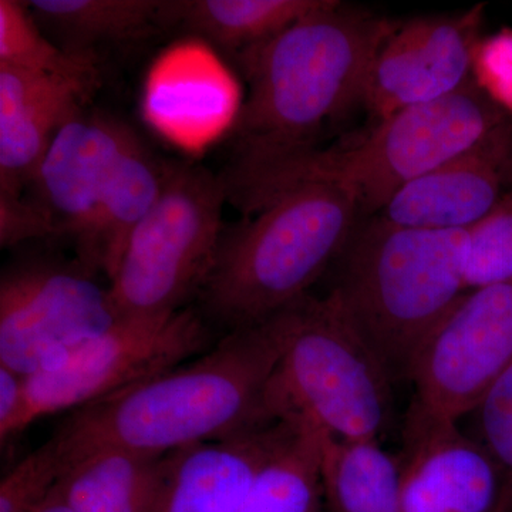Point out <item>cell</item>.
<instances>
[{
    "label": "cell",
    "instance_id": "e0dca14e",
    "mask_svg": "<svg viewBox=\"0 0 512 512\" xmlns=\"http://www.w3.org/2000/svg\"><path fill=\"white\" fill-rule=\"evenodd\" d=\"M164 456L103 447L73 458L53 491L74 512H151Z\"/></svg>",
    "mask_w": 512,
    "mask_h": 512
},
{
    "label": "cell",
    "instance_id": "8992f818",
    "mask_svg": "<svg viewBox=\"0 0 512 512\" xmlns=\"http://www.w3.org/2000/svg\"><path fill=\"white\" fill-rule=\"evenodd\" d=\"M282 352L271 396L279 419L298 416L342 440L379 441L392 382L328 298L303 296L275 313Z\"/></svg>",
    "mask_w": 512,
    "mask_h": 512
},
{
    "label": "cell",
    "instance_id": "4fadbf2b",
    "mask_svg": "<svg viewBox=\"0 0 512 512\" xmlns=\"http://www.w3.org/2000/svg\"><path fill=\"white\" fill-rule=\"evenodd\" d=\"M400 512H505L503 473L457 423L404 426Z\"/></svg>",
    "mask_w": 512,
    "mask_h": 512
},
{
    "label": "cell",
    "instance_id": "d4e9b609",
    "mask_svg": "<svg viewBox=\"0 0 512 512\" xmlns=\"http://www.w3.org/2000/svg\"><path fill=\"white\" fill-rule=\"evenodd\" d=\"M63 453L55 437L19 461L0 481V512H32L63 474Z\"/></svg>",
    "mask_w": 512,
    "mask_h": 512
},
{
    "label": "cell",
    "instance_id": "7a4b0ae2",
    "mask_svg": "<svg viewBox=\"0 0 512 512\" xmlns=\"http://www.w3.org/2000/svg\"><path fill=\"white\" fill-rule=\"evenodd\" d=\"M511 120L473 79L444 99L399 111L335 146L234 158L220 177L227 201L247 215L282 192L319 184L346 192L360 217H373L404 185L476 146Z\"/></svg>",
    "mask_w": 512,
    "mask_h": 512
},
{
    "label": "cell",
    "instance_id": "ba28073f",
    "mask_svg": "<svg viewBox=\"0 0 512 512\" xmlns=\"http://www.w3.org/2000/svg\"><path fill=\"white\" fill-rule=\"evenodd\" d=\"M210 330L200 313L120 318L106 332L36 375L25 377L30 420L74 412L207 352Z\"/></svg>",
    "mask_w": 512,
    "mask_h": 512
},
{
    "label": "cell",
    "instance_id": "30bf717a",
    "mask_svg": "<svg viewBox=\"0 0 512 512\" xmlns=\"http://www.w3.org/2000/svg\"><path fill=\"white\" fill-rule=\"evenodd\" d=\"M512 366V279L468 291L414 363L407 426L457 423Z\"/></svg>",
    "mask_w": 512,
    "mask_h": 512
},
{
    "label": "cell",
    "instance_id": "7c38bea8",
    "mask_svg": "<svg viewBox=\"0 0 512 512\" xmlns=\"http://www.w3.org/2000/svg\"><path fill=\"white\" fill-rule=\"evenodd\" d=\"M123 121L82 110L57 131L28 187L32 200L77 249L92 228L101 194L121 150L133 136Z\"/></svg>",
    "mask_w": 512,
    "mask_h": 512
},
{
    "label": "cell",
    "instance_id": "603a6c76",
    "mask_svg": "<svg viewBox=\"0 0 512 512\" xmlns=\"http://www.w3.org/2000/svg\"><path fill=\"white\" fill-rule=\"evenodd\" d=\"M0 66L47 74L92 90L96 56L57 45L40 29L26 3L0 0Z\"/></svg>",
    "mask_w": 512,
    "mask_h": 512
},
{
    "label": "cell",
    "instance_id": "484cf974",
    "mask_svg": "<svg viewBox=\"0 0 512 512\" xmlns=\"http://www.w3.org/2000/svg\"><path fill=\"white\" fill-rule=\"evenodd\" d=\"M480 443L503 473L505 512H512V366L477 404Z\"/></svg>",
    "mask_w": 512,
    "mask_h": 512
},
{
    "label": "cell",
    "instance_id": "7402d4cb",
    "mask_svg": "<svg viewBox=\"0 0 512 512\" xmlns=\"http://www.w3.org/2000/svg\"><path fill=\"white\" fill-rule=\"evenodd\" d=\"M89 90L67 83L0 126V192L22 195L57 131L82 110Z\"/></svg>",
    "mask_w": 512,
    "mask_h": 512
},
{
    "label": "cell",
    "instance_id": "2e32d148",
    "mask_svg": "<svg viewBox=\"0 0 512 512\" xmlns=\"http://www.w3.org/2000/svg\"><path fill=\"white\" fill-rule=\"evenodd\" d=\"M164 177L165 165L134 133L113 165L92 228L77 249L80 264L111 278L131 232L160 197Z\"/></svg>",
    "mask_w": 512,
    "mask_h": 512
},
{
    "label": "cell",
    "instance_id": "ffe728a7",
    "mask_svg": "<svg viewBox=\"0 0 512 512\" xmlns=\"http://www.w3.org/2000/svg\"><path fill=\"white\" fill-rule=\"evenodd\" d=\"M39 26L64 40L67 50L93 53L94 45L140 39L164 28L157 0H30Z\"/></svg>",
    "mask_w": 512,
    "mask_h": 512
},
{
    "label": "cell",
    "instance_id": "3957f363",
    "mask_svg": "<svg viewBox=\"0 0 512 512\" xmlns=\"http://www.w3.org/2000/svg\"><path fill=\"white\" fill-rule=\"evenodd\" d=\"M392 20L338 0L274 39L239 53L248 99L234 128V158L315 146L316 134L362 106L367 72Z\"/></svg>",
    "mask_w": 512,
    "mask_h": 512
},
{
    "label": "cell",
    "instance_id": "9a60e30c",
    "mask_svg": "<svg viewBox=\"0 0 512 512\" xmlns=\"http://www.w3.org/2000/svg\"><path fill=\"white\" fill-rule=\"evenodd\" d=\"M298 424L286 416L224 439L165 454L151 512H235L262 467Z\"/></svg>",
    "mask_w": 512,
    "mask_h": 512
},
{
    "label": "cell",
    "instance_id": "9c48e42d",
    "mask_svg": "<svg viewBox=\"0 0 512 512\" xmlns=\"http://www.w3.org/2000/svg\"><path fill=\"white\" fill-rule=\"evenodd\" d=\"M84 265L22 262L0 279V366L36 375L119 320Z\"/></svg>",
    "mask_w": 512,
    "mask_h": 512
},
{
    "label": "cell",
    "instance_id": "5b68a950",
    "mask_svg": "<svg viewBox=\"0 0 512 512\" xmlns=\"http://www.w3.org/2000/svg\"><path fill=\"white\" fill-rule=\"evenodd\" d=\"M248 217L224 229L198 296L229 332L258 325L309 295L362 218L346 192L319 184L282 192Z\"/></svg>",
    "mask_w": 512,
    "mask_h": 512
},
{
    "label": "cell",
    "instance_id": "4316f807",
    "mask_svg": "<svg viewBox=\"0 0 512 512\" xmlns=\"http://www.w3.org/2000/svg\"><path fill=\"white\" fill-rule=\"evenodd\" d=\"M56 235L45 212L22 195L0 192V245L15 247L29 239Z\"/></svg>",
    "mask_w": 512,
    "mask_h": 512
},
{
    "label": "cell",
    "instance_id": "83f0119b",
    "mask_svg": "<svg viewBox=\"0 0 512 512\" xmlns=\"http://www.w3.org/2000/svg\"><path fill=\"white\" fill-rule=\"evenodd\" d=\"M32 424L26 379L0 366V441L2 446Z\"/></svg>",
    "mask_w": 512,
    "mask_h": 512
},
{
    "label": "cell",
    "instance_id": "277c9868",
    "mask_svg": "<svg viewBox=\"0 0 512 512\" xmlns=\"http://www.w3.org/2000/svg\"><path fill=\"white\" fill-rule=\"evenodd\" d=\"M467 231L360 218L326 298L372 350L390 382L409 380L441 322L468 292Z\"/></svg>",
    "mask_w": 512,
    "mask_h": 512
},
{
    "label": "cell",
    "instance_id": "5bb4252c",
    "mask_svg": "<svg viewBox=\"0 0 512 512\" xmlns=\"http://www.w3.org/2000/svg\"><path fill=\"white\" fill-rule=\"evenodd\" d=\"M512 184V120L407 185L379 212L400 227L467 231Z\"/></svg>",
    "mask_w": 512,
    "mask_h": 512
},
{
    "label": "cell",
    "instance_id": "6da1fadb",
    "mask_svg": "<svg viewBox=\"0 0 512 512\" xmlns=\"http://www.w3.org/2000/svg\"><path fill=\"white\" fill-rule=\"evenodd\" d=\"M281 352L274 315L231 330L192 362L74 410L53 436L64 463L103 447L165 456L279 420L271 386Z\"/></svg>",
    "mask_w": 512,
    "mask_h": 512
},
{
    "label": "cell",
    "instance_id": "f1b7e54d",
    "mask_svg": "<svg viewBox=\"0 0 512 512\" xmlns=\"http://www.w3.org/2000/svg\"><path fill=\"white\" fill-rule=\"evenodd\" d=\"M32 512H74L72 508L69 507L62 498L59 497L55 493V491H52V494L49 495V497L46 498L45 501H43L42 504L37 505L35 510Z\"/></svg>",
    "mask_w": 512,
    "mask_h": 512
},
{
    "label": "cell",
    "instance_id": "ac0fdd59",
    "mask_svg": "<svg viewBox=\"0 0 512 512\" xmlns=\"http://www.w3.org/2000/svg\"><path fill=\"white\" fill-rule=\"evenodd\" d=\"M319 444L328 512H400V457L379 441L336 439L322 430Z\"/></svg>",
    "mask_w": 512,
    "mask_h": 512
},
{
    "label": "cell",
    "instance_id": "8fae6325",
    "mask_svg": "<svg viewBox=\"0 0 512 512\" xmlns=\"http://www.w3.org/2000/svg\"><path fill=\"white\" fill-rule=\"evenodd\" d=\"M484 5L394 22L367 72L363 109L372 123L450 96L474 79Z\"/></svg>",
    "mask_w": 512,
    "mask_h": 512
},
{
    "label": "cell",
    "instance_id": "d6986e66",
    "mask_svg": "<svg viewBox=\"0 0 512 512\" xmlns=\"http://www.w3.org/2000/svg\"><path fill=\"white\" fill-rule=\"evenodd\" d=\"M325 0H177L164 2L163 25L245 52L311 15Z\"/></svg>",
    "mask_w": 512,
    "mask_h": 512
},
{
    "label": "cell",
    "instance_id": "cb8c5ba5",
    "mask_svg": "<svg viewBox=\"0 0 512 512\" xmlns=\"http://www.w3.org/2000/svg\"><path fill=\"white\" fill-rule=\"evenodd\" d=\"M468 291L512 279V191L467 229Z\"/></svg>",
    "mask_w": 512,
    "mask_h": 512
},
{
    "label": "cell",
    "instance_id": "52a82bcc",
    "mask_svg": "<svg viewBox=\"0 0 512 512\" xmlns=\"http://www.w3.org/2000/svg\"><path fill=\"white\" fill-rule=\"evenodd\" d=\"M225 201L220 175L201 165L165 164L160 197L131 232L109 279L119 318L167 315L200 296L224 234Z\"/></svg>",
    "mask_w": 512,
    "mask_h": 512
},
{
    "label": "cell",
    "instance_id": "44dd1931",
    "mask_svg": "<svg viewBox=\"0 0 512 512\" xmlns=\"http://www.w3.org/2000/svg\"><path fill=\"white\" fill-rule=\"evenodd\" d=\"M323 503L319 429L298 417L292 436L262 467L235 512H322Z\"/></svg>",
    "mask_w": 512,
    "mask_h": 512
}]
</instances>
